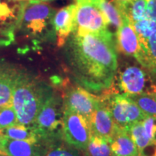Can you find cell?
<instances>
[{"label": "cell", "mask_w": 156, "mask_h": 156, "mask_svg": "<svg viewBox=\"0 0 156 156\" xmlns=\"http://www.w3.org/2000/svg\"><path fill=\"white\" fill-rule=\"evenodd\" d=\"M15 2H30V0H13Z\"/></svg>", "instance_id": "obj_29"}, {"label": "cell", "mask_w": 156, "mask_h": 156, "mask_svg": "<svg viewBox=\"0 0 156 156\" xmlns=\"http://www.w3.org/2000/svg\"><path fill=\"white\" fill-rule=\"evenodd\" d=\"M45 156H80V155L75 148L67 145L58 144L50 148Z\"/></svg>", "instance_id": "obj_24"}, {"label": "cell", "mask_w": 156, "mask_h": 156, "mask_svg": "<svg viewBox=\"0 0 156 156\" xmlns=\"http://www.w3.org/2000/svg\"><path fill=\"white\" fill-rule=\"evenodd\" d=\"M18 124V119L12 106L0 107V130Z\"/></svg>", "instance_id": "obj_23"}, {"label": "cell", "mask_w": 156, "mask_h": 156, "mask_svg": "<svg viewBox=\"0 0 156 156\" xmlns=\"http://www.w3.org/2000/svg\"><path fill=\"white\" fill-rule=\"evenodd\" d=\"M145 8L147 18L156 22V0H145Z\"/></svg>", "instance_id": "obj_26"}, {"label": "cell", "mask_w": 156, "mask_h": 156, "mask_svg": "<svg viewBox=\"0 0 156 156\" xmlns=\"http://www.w3.org/2000/svg\"><path fill=\"white\" fill-rule=\"evenodd\" d=\"M94 0H76V2H93Z\"/></svg>", "instance_id": "obj_30"}, {"label": "cell", "mask_w": 156, "mask_h": 156, "mask_svg": "<svg viewBox=\"0 0 156 156\" xmlns=\"http://www.w3.org/2000/svg\"><path fill=\"white\" fill-rule=\"evenodd\" d=\"M22 68L0 58V107L12 106L13 89Z\"/></svg>", "instance_id": "obj_16"}, {"label": "cell", "mask_w": 156, "mask_h": 156, "mask_svg": "<svg viewBox=\"0 0 156 156\" xmlns=\"http://www.w3.org/2000/svg\"><path fill=\"white\" fill-rule=\"evenodd\" d=\"M93 4L104 15L108 25L119 28L123 23V15L114 0H94Z\"/></svg>", "instance_id": "obj_18"}, {"label": "cell", "mask_w": 156, "mask_h": 156, "mask_svg": "<svg viewBox=\"0 0 156 156\" xmlns=\"http://www.w3.org/2000/svg\"><path fill=\"white\" fill-rule=\"evenodd\" d=\"M51 147L41 142H28L0 136V151L7 156H45Z\"/></svg>", "instance_id": "obj_14"}, {"label": "cell", "mask_w": 156, "mask_h": 156, "mask_svg": "<svg viewBox=\"0 0 156 156\" xmlns=\"http://www.w3.org/2000/svg\"><path fill=\"white\" fill-rule=\"evenodd\" d=\"M110 111L114 124L127 132L133 124L142 122L146 115L126 95L112 93L111 88L101 95Z\"/></svg>", "instance_id": "obj_5"}, {"label": "cell", "mask_w": 156, "mask_h": 156, "mask_svg": "<svg viewBox=\"0 0 156 156\" xmlns=\"http://www.w3.org/2000/svg\"><path fill=\"white\" fill-rule=\"evenodd\" d=\"M126 132L134 142L139 153H142L146 147L153 144L146 135L142 122L133 124Z\"/></svg>", "instance_id": "obj_22"}, {"label": "cell", "mask_w": 156, "mask_h": 156, "mask_svg": "<svg viewBox=\"0 0 156 156\" xmlns=\"http://www.w3.org/2000/svg\"><path fill=\"white\" fill-rule=\"evenodd\" d=\"M54 0H30L29 3H47Z\"/></svg>", "instance_id": "obj_28"}, {"label": "cell", "mask_w": 156, "mask_h": 156, "mask_svg": "<svg viewBox=\"0 0 156 156\" xmlns=\"http://www.w3.org/2000/svg\"><path fill=\"white\" fill-rule=\"evenodd\" d=\"M0 46H1V45H0Z\"/></svg>", "instance_id": "obj_34"}, {"label": "cell", "mask_w": 156, "mask_h": 156, "mask_svg": "<svg viewBox=\"0 0 156 156\" xmlns=\"http://www.w3.org/2000/svg\"><path fill=\"white\" fill-rule=\"evenodd\" d=\"M29 2L0 0V45L9 46L15 40V34L25 5Z\"/></svg>", "instance_id": "obj_10"}, {"label": "cell", "mask_w": 156, "mask_h": 156, "mask_svg": "<svg viewBox=\"0 0 156 156\" xmlns=\"http://www.w3.org/2000/svg\"><path fill=\"white\" fill-rule=\"evenodd\" d=\"M155 95V98H156V94H155V95Z\"/></svg>", "instance_id": "obj_33"}, {"label": "cell", "mask_w": 156, "mask_h": 156, "mask_svg": "<svg viewBox=\"0 0 156 156\" xmlns=\"http://www.w3.org/2000/svg\"><path fill=\"white\" fill-rule=\"evenodd\" d=\"M147 116L156 118V98L154 95H127Z\"/></svg>", "instance_id": "obj_21"}, {"label": "cell", "mask_w": 156, "mask_h": 156, "mask_svg": "<svg viewBox=\"0 0 156 156\" xmlns=\"http://www.w3.org/2000/svg\"><path fill=\"white\" fill-rule=\"evenodd\" d=\"M101 102L94 111L88 122L91 134L105 139L110 143L117 126L114 124L110 111L102 96Z\"/></svg>", "instance_id": "obj_13"}, {"label": "cell", "mask_w": 156, "mask_h": 156, "mask_svg": "<svg viewBox=\"0 0 156 156\" xmlns=\"http://www.w3.org/2000/svg\"><path fill=\"white\" fill-rule=\"evenodd\" d=\"M55 13V9L47 3H27L17 30L34 40H53L56 37L53 23Z\"/></svg>", "instance_id": "obj_4"}, {"label": "cell", "mask_w": 156, "mask_h": 156, "mask_svg": "<svg viewBox=\"0 0 156 156\" xmlns=\"http://www.w3.org/2000/svg\"><path fill=\"white\" fill-rule=\"evenodd\" d=\"M84 156H114L109 142L92 135L87 147L83 150Z\"/></svg>", "instance_id": "obj_20"}, {"label": "cell", "mask_w": 156, "mask_h": 156, "mask_svg": "<svg viewBox=\"0 0 156 156\" xmlns=\"http://www.w3.org/2000/svg\"><path fill=\"white\" fill-rule=\"evenodd\" d=\"M145 156H156V143L151 144L142 152Z\"/></svg>", "instance_id": "obj_27"}, {"label": "cell", "mask_w": 156, "mask_h": 156, "mask_svg": "<svg viewBox=\"0 0 156 156\" xmlns=\"http://www.w3.org/2000/svg\"><path fill=\"white\" fill-rule=\"evenodd\" d=\"M62 98L54 90L43 105L36 120L31 125L38 140L51 148L62 139L63 119Z\"/></svg>", "instance_id": "obj_3"}, {"label": "cell", "mask_w": 156, "mask_h": 156, "mask_svg": "<svg viewBox=\"0 0 156 156\" xmlns=\"http://www.w3.org/2000/svg\"><path fill=\"white\" fill-rule=\"evenodd\" d=\"M92 134L88 120L80 114L64 110L62 139L67 145L83 151L90 140Z\"/></svg>", "instance_id": "obj_9"}, {"label": "cell", "mask_w": 156, "mask_h": 156, "mask_svg": "<svg viewBox=\"0 0 156 156\" xmlns=\"http://www.w3.org/2000/svg\"><path fill=\"white\" fill-rule=\"evenodd\" d=\"M116 44L119 51L134 57L142 67L146 68L145 57L139 39L132 23L124 15H123L122 25L117 28Z\"/></svg>", "instance_id": "obj_12"}, {"label": "cell", "mask_w": 156, "mask_h": 156, "mask_svg": "<svg viewBox=\"0 0 156 156\" xmlns=\"http://www.w3.org/2000/svg\"><path fill=\"white\" fill-rule=\"evenodd\" d=\"M0 156H7V155H5V154H4L3 153H2V152L0 151Z\"/></svg>", "instance_id": "obj_32"}, {"label": "cell", "mask_w": 156, "mask_h": 156, "mask_svg": "<svg viewBox=\"0 0 156 156\" xmlns=\"http://www.w3.org/2000/svg\"><path fill=\"white\" fill-rule=\"evenodd\" d=\"M76 4H72L56 12L54 17V28L56 45L61 48L75 29Z\"/></svg>", "instance_id": "obj_15"}, {"label": "cell", "mask_w": 156, "mask_h": 156, "mask_svg": "<svg viewBox=\"0 0 156 156\" xmlns=\"http://www.w3.org/2000/svg\"><path fill=\"white\" fill-rule=\"evenodd\" d=\"M110 146L114 156H136L139 153L127 132L118 127L110 142Z\"/></svg>", "instance_id": "obj_17"}, {"label": "cell", "mask_w": 156, "mask_h": 156, "mask_svg": "<svg viewBox=\"0 0 156 156\" xmlns=\"http://www.w3.org/2000/svg\"><path fill=\"white\" fill-rule=\"evenodd\" d=\"M0 136L9 139L28 142H40L31 126L17 124L0 130Z\"/></svg>", "instance_id": "obj_19"}, {"label": "cell", "mask_w": 156, "mask_h": 156, "mask_svg": "<svg viewBox=\"0 0 156 156\" xmlns=\"http://www.w3.org/2000/svg\"><path fill=\"white\" fill-rule=\"evenodd\" d=\"M136 156H145V155H143V154L141 153H138V154Z\"/></svg>", "instance_id": "obj_31"}, {"label": "cell", "mask_w": 156, "mask_h": 156, "mask_svg": "<svg viewBox=\"0 0 156 156\" xmlns=\"http://www.w3.org/2000/svg\"><path fill=\"white\" fill-rule=\"evenodd\" d=\"M142 123L148 139L152 143H156V118L146 116Z\"/></svg>", "instance_id": "obj_25"}, {"label": "cell", "mask_w": 156, "mask_h": 156, "mask_svg": "<svg viewBox=\"0 0 156 156\" xmlns=\"http://www.w3.org/2000/svg\"><path fill=\"white\" fill-rule=\"evenodd\" d=\"M130 23L143 51L146 69L156 75V22L146 18Z\"/></svg>", "instance_id": "obj_11"}, {"label": "cell", "mask_w": 156, "mask_h": 156, "mask_svg": "<svg viewBox=\"0 0 156 156\" xmlns=\"http://www.w3.org/2000/svg\"><path fill=\"white\" fill-rule=\"evenodd\" d=\"M118 86L126 95H155L156 75L143 67L129 66L120 73Z\"/></svg>", "instance_id": "obj_6"}, {"label": "cell", "mask_w": 156, "mask_h": 156, "mask_svg": "<svg viewBox=\"0 0 156 156\" xmlns=\"http://www.w3.org/2000/svg\"><path fill=\"white\" fill-rule=\"evenodd\" d=\"M53 92L54 89L46 82L22 69L12 94V106L19 124L32 125L43 105Z\"/></svg>", "instance_id": "obj_2"}, {"label": "cell", "mask_w": 156, "mask_h": 156, "mask_svg": "<svg viewBox=\"0 0 156 156\" xmlns=\"http://www.w3.org/2000/svg\"><path fill=\"white\" fill-rule=\"evenodd\" d=\"M65 56L74 80L89 92L104 93L112 87L118 67L112 34H72Z\"/></svg>", "instance_id": "obj_1"}, {"label": "cell", "mask_w": 156, "mask_h": 156, "mask_svg": "<svg viewBox=\"0 0 156 156\" xmlns=\"http://www.w3.org/2000/svg\"><path fill=\"white\" fill-rule=\"evenodd\" d=\"M62 102L64 111L80 114L89 120L90 117L101 102V97L96 96L80 86L63 84Z\"/></svg>", "instance_id": "obj_7"}, {"label": "cell", "mask_w": 156, "mask_h": 156, "mask_svg": "<svg viewBox=\"0 0 156 156\" xmlns=\"http://www.w3.org/2000/svg\"><path fill=\"white\" fill-rule=\"evenodd\" d=\"M108 28V22L96 5L90 2H76L75 29L73 34H103L109 31Z\"/></svg>", "instance_id": "obj_8"}]
</instances>
